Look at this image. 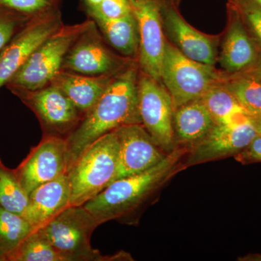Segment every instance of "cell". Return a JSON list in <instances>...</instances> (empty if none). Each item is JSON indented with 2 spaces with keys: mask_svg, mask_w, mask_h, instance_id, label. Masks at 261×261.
<instances>
[{
  "mask_svg": "<svg viewBox=\"0 0 261 261\" xmlns=\"http://www.w3.org/2000/svg\"><path fill=\"white\" fill-rule=\"evenodd\" d=\"M88 18L80 23L63 25L32 53L6 85L11 90L36 91L51 83L62 70L67 53L90 23Z\"/></svg>",
  "mask_w": 261,
  "mask_h": 261,
  "instance_id": "cell-5",
  "label": "cell"
},
{
  "mask_svg": "<svg viewBox=\"0 0 261 261\" xmlns=\"http://www.w3.org/2000/svg\"><path fill=\"white\" fill-rule=\"evenodd\" d=\"M201 99L216 124L240 123L250 118L222 82L211 87Z\"/></svg>",
  "mask_w": 261,
  "mask_h": 261,
  "instance_id": "cell-21",
  "label": "cell"
},
{
  "mask_svg": "<svg viewBox=\"0 0 261 261\" xmlns=\"http://www.w3.org/2000/svg\"><path fill=\"white\" fill-rule=\"evenodd\" d=\"M92 10L108 18H118L132 13L129 0H102L98 8Z\"/></svg>",
  "mask_w": 261,
  "mask_h": 261,
  "instance_id": "cell-29",
  "label": "cell"
},
{
  "mask_svg": "<svg viewBox=\"0 0 261 261\" xmlns=\"http://www.w3.org/2000/svg\"><path fill=\"white\" fill-rule=\"evenodd\" d=\"M252 1L256 3L257 5H258L261 8V0H252Z\"/></svg>",
  "mask_w": 261,
  "mask_h": 261,
  "instance_id": "cell-33",
  "label": "cell"
},
{
  "mask_svg": "<svg viewBox=\"0 0 261 261\" xmlns=\"http://www.w3.org/2000/svg\"><path fill=\"white\" fill-rule=\"evenodd\" d=\"M6 261H63L40 228H37L7 257Z\"/></svg>",
  "mask_w": 261,
  "mask_h": 261,
  "instance_id": "cell-24",
  "label": "cell"
},
{
  "mask_svg": "<svg viewBox=\"0 0 261 261\" xmlns=\"http://www.w3.org/2000/svg\"><path fill=\"white\" fill-rule=\"evenodd\" d=\"M132 13L138 22L141 71L161 82L166 37L161 16V0H129Z\"/></svg>",
  "mask_w": 261,
  "mask_h": 261,
  "instance_id": "cell-12",
  "label": "cell"
},
{
  "mask_svg": "<svg viewBox=\"0 0 261 261\" xmlns=\"http://www.w3.org/2000/svg\"><path fill=\"white\" fill-rule=\"evenodd\" d=\"M36 228L25 218L0 206V261L20 245Z\"/></svg>",
  "mask_w": 261,
  "mask_h": 261,
  "instance_id": "cell-22",
  "label": "cell"
},
{
  "mask_svg": "<svg viewBox=\"0 0 261 261\" xmlns=\"http://www.w3.org/2000/svg\"><path fill=\"white\" fill-rule=\"evenodd\" d=\"M139 73L138 62L133 60L115 75L101 97L67 139L68 170L102 136L121 126L142 124L139 111Z\"/></svg>",
  "mask_w": 261,
  "mask_h": 261,
  "instance_id": "cell-1",
  "label": "cell"
},
{
  "mask_svg": "<svg viewBox=\"0 0 261 261\" xmlns=\"http://www.w3.org/2000/svg\"><path fill=\"white\" fill-rule=\"evenodd\" d=\"M179 2L161 0V16L166 38L187 58L215 66L219 57L218 37L204 34L190 25L180 13Z\"/></svg>",
  "mask_w": 261,
  "mask_h": 261,
  "instance_id": "cell-11",
  "label": "cell"
},
{
  "mask_svg": "<svg viewBox=\"0 0 261 261\" xmlns=\"http://www.w3.org/2000/svg\"><path fill=\"white\" fill-rule=\"evenodd\" d=\"M238 74L246 75V76L251 77L255 80L261 81V49H260V55H259L258 59L255 65H252L251 68H249L243 72V73H238Z\"/></svg>",
  "mask_w": 261,
  "mask_h": 261,
  "instance_id": "cell-31",
  "label": "cell"
},
{
  "mask_svg": "<svg viewBox=\"0 0 261 261\" xmlns=\"http://www.w3.org/2000/svg\"><path fill=\"white\" fill-rule=\"evenodd\" d=\"M227 5L238 13L247 32L261 49V8L252 0H228Z\"/></svg>",
  "mask_w": 261,
  "mask_h": 261,
  "instance_id": "cell-26",
  "label": "cell"
},
{
  "mask_svg": "<svg viewBox=\"0 0 261 261\" xmlns=\"http://www.w3.org/2000/svg\"><path fill=\"white\" fill-rule=\"evenodd\" d=\"M12 91L37 117L44 137L67 140L83 119L69 97L53 84L36 91Z\"/></svg>",
  "mask_w": 261,
  "mask_h": 261,
  "instance_id": "cell-8",
  "label": "cell"
},
{
  "mask_svg": "<svg viewBox=\"0 0 261 261\" xmlns=\"http://www.w3.org/2000/svg\"><path fill=\"white\" fill-rule=\"evenodd\" d=\"M115 75L92 76L61 70L49 84L61 89L84 116L104 93Z\"/></svg>",
  "mask_w": 261,
  "mask_h": 261,
  "instance_id": "cell-20",
  "label": "cell"
},
{
  "mask_svg": "<svg viewBox=\"0 0 261 261\" xmlns=\"http://www.w3.org/2000/svg\"><path fill=\"white\" fill-rule=\"evenodd\" d=\"M225 72L182 54L166 38L161 82L172 98L173 108L201 99L213 86L221 83Z\"/></svg>",
  "mask_w": 261,
  "mask_h": 261,
  "instance_id": "cell-6",
  "label": "cell"
},
{
  "mask_svg": "<svg viewBox=\"0 0 261 261\" xmlns=\"http://www.w3.org/2000/svg\"><path fill=\"white\" fill-rule=\"evenodd\" d=\"M227 11V29L218 61L226 73L238 74L255 65L260 49L236 11L228 5Z\"/></svg>",
  "mask_w": 261,
  "mask_h": 261,
  "instance_id": "cell-16",
  "label": "cell"
},
{
  "mask_svg": "<svg viewBox=\"0 0 261 261\" xmlns=\"http://www.w3.org/2000/svg\"><path fill=\"white\" fill-rule=\"evenodd\" d=\"M235 159L242 164L261 163V136L257 135L243 150L234 155Z\"/></svg>",
  "mask_w": 261,
  "mask_h": 261,
  "instance_id": "cell-30",
  "label": "cell"
},
{
  "mask_svg": "<svg viewBox=\"0 0 261 261\" xmlns=\"http://www.w3.org/2000/svg\"><path fill=\"white\" fill-rule=\"evenodd\" d=\"M99 225L84 205H70L40 228L63 261L132 260L121 252L105 256L91 245V237Z\"/></svg>",
  "mask_w": 261,
  "mask_h": 261,
  "instance_id": "cell-4",
  "label": "cell"
},
{
  "mask_svg": "<svg viewBox=\"0 0 261 261\" xmlns=\"http://www.w3.org/2000/svg\"><path fill=\"white\" fill-rule=\"evenodd\" d=\"M24 190L31 193L38 187L68 173V149L67 140L56 137H44L15 170Z\"/></svg>",
  "mask_w": 261,
  "mask_h": 261,
  "instance_id": "cell-13",
  "label": "cell"
},
{
  "mask_svg": "<svg viewBox=\"0 0 261 261\" xmlns=\"http://www.w3.org/2000/svg\"><path fill=\"white\" fill-rule=\"evenodd\" d=\"M31 18L0 6V51Z\"/></svg>",
  "mask_w": 261,
  "mask_h": 261,
  "instance_id": "cell-28",
  "label": "cell"
},
{
  "mask_svg": "<svg viewBox=\"0 0 261 261\" xmlns=\"http://www.w3.org/2000/svg\"><path fill=\"white\" fill-rule=\"evenodd\" d=\"M97 25L103 37L120 56L137 60L140 49V30L134 13L118 18H108L92 10H85Z\"/></svg>",
  "mask_w": 261,
  "mask_h": 261,
  "instance_id": "cell-18",
  "label": "cell"
},
{
  "mask_svg": "<svg viewBox=\"0 0 261 261\" xmlns=\"http://www.w3.org/2000/svg\"><path fill=\"white\" fill-rule=\"evenodd\" d=\"M115 132L120 143L116 180L145 172L168 154L156 145L141 123L121 126Z\"/></svg>",
  "mask_w": 261,
  "mask_h": 261,
  "instance_id": "cell-15",
  "label": "cell"
},
{
  "mask_svg": "<svg viewBox=\"0 0 261 261\" xmlns=\"http://www.w3.org/2000/svg\"><path fill=\"white\" fill-rule=\"evenodd\" d=\"M139 111L142 124L166 154L177 148L173 130L172 98L162 82L141 71L138 78Z\"/></svg>",
  "mask_w": 261,
  "mask_h": 261,
  "instance_id": "cell-7",
  "label": "cell"
},
{
  "mask_svg": "<svg viewBox=\"0 0 261 261\" xmlns=\"http://www.w3.org/2000/svg\"><path fill=\"white\" fill-rule=\"evenodd\" d=\"M61 0H0V6L27 16H35L60 7Z\"/></svg>",
  "mask_w": 261,
  "mask_h": 261,
  "instance_id": "cell-27",
  "label": "cell"
},
{
  "mask_svg": "<svg viewBox=\"0 0 261 261\" xmlns=\"http://www.w3.org/2000/svg\"><path fill=\"white\" fill-rule=\"evenodd\" d=\"M29 200V194L19 181L15 170L5 167L0 161V206L23 216Z\"/></svg>",
  "mask_w": 261,
  "mask_h": 261,
  "instance_id": "cell-25",
  "label": "cell"
},
{
  "mask_svg": "<svg viewBox=\"0 0 261 261\" xmlns=\"http://www.w3.org/2000/svg\"><path fill=\"white\" fill-rule=\"evenodd\" d=\"M186 152V148L178 147L161 163L145 172L116 179L87 201L84 207L93 216L99 226L112 220L126 217L172 176Z\"/></svg>",
  "mask_w": 261,
  "mask_h": 261,
  "instance_id": "cell-2",
  "label": "cell"
},
{
  "mask_svg": "<svg viewBox=\"0 0 261 261\" xmlns=\"http://www.w3.org/2000/svg\"><path fill=\"white\" fill-rule=\"evenodd\" d=\"M222 84L238 99L249 116L261 113V81L226 73Z\"/></svg>",
  "mask_w": 261,
  "mask_h": 261,
  "instance_id": "cell-23",
  "label": "cell"
},
{
  "mask_svg": "<svg viewBox=\"0 0 261 261\" xmlns=\"http://www.w3.org/2000/svg\"><path fill=\"white\" fill-rule=\"evenodd\" d=\"M120 143L114 130L92 144L68 171L70 205H83L116 180Z\"/></svg>",
  "mask_w": 261,
  "mask_h": 261,
  "instance_id": "cell-3",
  "label": "cell"
},
{
  "mask_svg": "<svg viewBox=\"0 0 261 261\" xmlns=\"http://www.w3.org/2000/svg\"><path fill=\"white\" fill-rule=\"evenodd\" d=\"M257 135L250 118L240 123H216L202 140L189 149L185 166H194L228 156L236 155Z\"/></svg>",
  "mask_w": 261,
  "mask_h": 261,
  "instance_id": "cell-14",
  "label": "cell"
},
{
  "mask_svg": "<svg viewBox=\"0 0 261 261\" xmlns=\"http://www.w3.org/2000/svg\"><path fill=\"white\" fill-rule=\"evenodd\" d=\"M216 124L202 99L185 103L173 111V125L177 147L191 149Z\"/></svg>",
  "mask_w": 261,
  "mask_h": 261,
  "instance_id": "cell-19",
  "label": "cell"
},
{
  "mask_svg": "<svg viewBox=\"0 0 261 261\" xmlns=\"http://www.w3.org/2000/svg\"><path fill=\"white\" fill-rule=\"evenodd\" d=\"M252 125L256 130L257 134L261 136V113L255 116H250Z\"/></svg>",
  "mask_w": 261,
  "mask_h": 261,
  "instance_id": "cell-32",
  "label": "cell"
},
{
  "mask_svg": "<svg viewBox=\"0 0 261 261\" xmlns=\"http://www.w3.org/2000/svg\"><path fill=\"white\" fill-rule=\"evenodd\" d=\"M63 25L60 7L29 19L0 51V88L6 85L32 53Z\"/></svg>",
  "mask_w": 261,
  "mask_h": 261,
  "instance_id": "cell-10",
  "label": "cell"
},
{
  "mask_svg": "<svg viewBox=\"0 0 261 261\" xmlns=\"http://www.w3.org/2000/svg\"><path fill=\"white\" fill-rule=\"evenodd\" d=\"M90 20L67 53L61 70L92 76L119 73L133 60L116 54L94 20Z\"/></svg>",
  "mask_w": 261,
  "mask_h": 261,
  "instance_id": "cell-9",
  "label": "cell"
},
{
  "mask_svg": "<svg viewBox=\"0 0 261 261\" xmlns=\"http://www.w3.org/2000/svg\"><path fill=\"white\" fill-rule=\"evenodd\" d=\"M29 196L23 217L37 229L70 205L68 173L38 187Z\"/></svg>",
  "mask_w": 261,
  "mask_h": 261,
  "instance_id": "cell-17",
  "label": "cell"
}]
</instances>
